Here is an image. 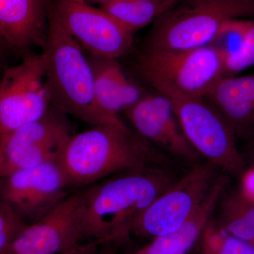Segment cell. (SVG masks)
<instances>
[{
    "label": "cell",
    "mask_w": 254,
    "mask_h": 254,
    "mask_svg": "<svg viewBox=\"0 0 254 254\" xmlns=\"http://www.w3.org/2000/svg\"><path fill=\"white\" fill-rule=\"evenodd\" d=\"M227 190L215 210L216 223L228 235L254 244V202L240 190Z\"/></svg>",
    "instance_id": "ac0fdd59"
},
{
    "label": "cell",
    "mask_w": 254,
    "mask_h": 254,
    "mask_svg": "<svg viewBox=\"0 0 254 254\" xmlns=\"http://www.w3.org/2000/svg\"><path fill=\"white\" fill-rule=\"evenodd\" d=\"M86 190H76L28 227L0 254H60L84 243Z\"/></svg>",
    "instance_id": "30bf717a"
},
{
    "label": "cell",
    "mask_w": 254,
    "mask_h": 254,
    "mask_svg": "<svg viewBox=\"0 0 254 254\" xmlns=\"http://www.w3.org/2000/svg\"><path fill=\"white\" fill-rule=\"evenodd\" d=\"M71 189L61 165L55 162L1 177L0 196L31 225L72 193Z\"/></svg>",
    "instance_id": "7c38bea8"
},
{
    "label": "cell",
    "mask_w": 254,
    "mask_h": 254,
    "mask_svg": "<svg viewBox=\"0 0 254 254\" xmlns=\"http://www.w3.org/2000/svg\"><path fill=\"white\" fill-rule=\"evenodd\" d=\"M53 104L66 115L95 125L114 122L102 113L95 100L94 73L81 46L48 6V29L43 48Z\"/></svg>",
    "instance_id": "3957f363"
},
{
    "label": "cell",
    "mask_w": 254,
    "mask_h": 254,
    "mask_svg": "<svg viewBox=\"0 0 254 254\" xmlns=\"http://www.w3.org/2000/svg\"><path fill=\"white\" fill-rule=\"evenodd\" d=\"M126 114L137 133L165 155L194 165L200 163L202 157L187 139L165 95L158 91L146 93Z\"/></svg>",
    "instance_id": "4fadbf2b"
},
{
    "label": "cell",
    "mask_w": 254,
    "mask_h": 254,
    "mask_svg": "<svg viewBox=\"0 0 254 254\" xmlns=\"http://www.w3.org/2000/svg\"><path fill=\"white\" fill-rule=\"evenodd\" d=\"M156 91L170 100L185 136L202 158L229 176L244 175L247 160L237 147V137L204 98L168 89Z\"/></svg>",
    "instance_id": "5b68a950"
},
{
    "label": "cell",
    "mask_w": 254,
    "mask_h": 254,
    "mask_svg": "<svg viewBox=\"0 0 254 254\" xmlns=\"http://www.w3.org/2000/svg\"><path fill=\"white\" fill-rule=\"evenodd\" d=\"M28 224L6 203L0 201V253L28 227Z\"/></svg>",
    "instance_id": "7402d4cb"
},
{
    "label": "cell",
    "mask_w": 254,
    "mask_h": 254,
    "mask_svg": "<svg viewBox=\"0 0 254 254\" xmlns=\"http://www.w3.org/2000/svg\"><path fill=\"white\" fill-rule=\"evenodd\" d=\"M60 165L72 188L114 173L137 169L169 168L167 155L123 123H104L73 134Z\"/></svg>",
    "instance_id": "6da1fadb"
},
{
    "label": "cell",
    "mask_w": 254,
    "mask_h": 254,
    "mask_svg": "<svg viewBox=\"0 0 254 254\" xmlns=\"http://www.w3.org/2000/svg\"><path fill=\"white\" fill-rule=\"evenodd\" d=\"M241 178V191L247 198L254 202V163L250 168L246 170Z\"/></svg>",
    "instance_id": "cb8c5ba5"
},
{
    "label": "cell",
    "mask_w": 254,
    "mask_h": 254,
    "mask_svg": "<svg viewBox=\"0 0 254 254\" xmlns=\"http://www.w3.org/2000/svg\"><path fill=\"white\" fill-rule=\"evenodd\" d=\"M230 177L222 174L193 215L175 231L155 237L134 254H187L213 220L220 198L230 185Z\"/></svg>",
    "instance_id": "e0dca14e"
},
{
    "label": "cell",
    "mask_w": 254,
    "mask_h": 254,
    "mask_svg": "<svg viewBox=\"0 0 254 254\" xmlns=\"http://www.w3.org/2000/svg\"><path fill=\"white\" fill-rule=\"evenodd\" d=\"M233 18H254V0H180L155 21L148 50L210 46L222 25Z\"/></svg>",
    "instance_id": "277c9868"
},
{
    "label": "cell",
    "mask_w": 254,
    "mask_h": 254,
    "mask_svg": "<svg viewBox=\"0 0 254 254\" xmlns=\"http://www.w3.org/2000/svg\"><path fill=\"white\" fill-rule=\"evenodd\" d=\"M205 99L215 108L237 138H254V73L223 77Z\"/></svg>",
    "instance_id": "9a60e30c"
},
{
    "label": "cell",
    "mask_w": 254,
    "mask_h": 254,
    "mask_svg": "<svg viewBox=\"0 0 254 254\" xmlns=\"http://www.w3.org/2000/svg\"><path fill=\"white\" fill-rule=\"evenodd\" d=\"M251 141H253V143H254V138H253V139L251 140Z\"/></svg>",
    "instance_id": "f546056e"
},
{
    "label": "cell",
    "mask_w": 254,
    "mask_h": 254,
    "mask_svg": "<svg viewBox=\"0 0 254 254\" xmlns=\"http://www.w3.org/2000/svg\"><path fill=\"white\" fill-rule=\"evenodd\" d=\"M140 73L158 89L205 98L224 77L223 58L213 46L188 50H147Z\"/></svg>",
    "instance_id": "8992f818"
},
{
    "label": "cell",
    "mask_w": 254,
    "mask_h": 254,
    "mask_svg": "<svg viewBox=\"0 0 254 254\" xmlns=\"http://www.w3.org/2000/svg\"><path fill=\"white\" fill-rule=\"evenodd\" d=\"M106 242L103 240L88 241L76 248L60 254H99L100 248Z\"/></svg>",
    "instance_id": "d4e9b609"
},
{
    "label": "cell",
    "mask_w": 254,
    "mask_h": 254,
    "mask_svg": "<svg viewBox=\"0 0 254 254\" xmlns=\"http://www.w3.org/2000/svg\"><path fill=\"white\" fill-rule=\"evenodd\" d=\"M53 105L43 53H28L18 64L5 68L0 82V141L43 118Z\"/></svg>",
    "instance_id": "52a82bcc"
},
{
    "label": "cell",
    "mask_w": 254,
    "mask_h": 254,
    "mask_svg": "<svg viewBox=\"0 0 254 254\" xmlns=\"http://www.w3.org/2000/svg\"><path fill=\"white\" fill-rule=\"evenodd\" d=\"M253 149L252 150V152H251V155H252V158H253L254 163V143H253Z\"/></svg>",
    "instance_id": "83f0119b"
},
{
    "label": "cell",
    "mask_w": 254,
    "mask_h": 254,
    "mask_svg": "<svg viewBox=\"0 0 254 254\" xmlns=\"http://www.w3.org/2000/svg\"><path fill=\"white\" fill-rule=\"evenodd\" d=\"M48 29V6L43 0H0V36L8 48L28 54L43 48Z\"/></svg>",
    "instance_id": "5bb4252c"
},
{
    "label": "cell",
    "mask_w": 254,
    "mask_h": 254,
    "mask_svg": "<svg viewBox=\"0 0 254 254\" xmlns=\"http://www.w3.org/2000/svg\"><path fill=\"white\" fill-rule=\"evenodd\" d=\"M253 18H233L223 25L210 46L223 58L224 63L242 48Z\"/></svg>",
    "instance_id": "44dd1931"
},
{
    "label": "cell",
    "mask_w": 254,
    "mask_h": 254,
    "mask_svg": "<svg viewBox=\"0 0 254 254\" xmlns=\"http://www.w3.org/2000/svg\"><path fill=\"white\" fill-rule=\"evenodd\" d=\"M120 1H123V0H84L85 2L88 3V4H99L100 6Z\"/></svg>",
    "instance_id": "4316f807"
},
{
    "label": "cell",
    "mask_w": 254,
    "mask_h": 254,
    "mask_svg": "<svg viewBox=\"0 0 254 254\" xmlns=\"http://www.w3.org/2000/svg\"><path fill=\"white\" fill-rule=\"evenodd\" d=\"M212 220L202 235L200 254H254V244L228 235Z\"/></svg>",
    "instance_id": "ffe728a7"
},
{
    "label": "cell",
    "mask_w": 254,
    "mask_h": 254,
    "mask_svg": "<svg viewBox=\"0 0 254 254\" xmlns=\"http://www.w3.org/2000/svg\"><path fill=\"white\" fill-rule=\"evenodd\" d=\"M180 0H123L100 6L124 26L135 31L156 21Z\"/></svg>",
    "instance_id": "d6986e66"
},
{
    "label": "cell",
    "mask_w": 254,
    "mask_h": 254,
    "mask_svg": "<svg viewBox=\"0 0 254 254\" xmlns=\"http://www.w3.org/2000/svg\"><path fill=\"white\" fill-rule=\"evenodd\" d=\"M254 65V18L242 48L224 63V77L238 76L239 73Z\"/></svg>",
    "instance_id": "603a6c76"
},
{
    "label": "cell",
    "mask_w": 254,
    "mask_h": 254,
    "mask_svg": "<svg viewBox=\"0 0 254 254\" xmlns=\"http://www.w3.org/2000/svg\"><path fill=\"white\" fill-rule=\"evenodd\" d=\"M219 170L207 160L195 164L148 207L131 233L154 239L176 230L208 194L220 177Z\"/></svg>",
    "instance_id": "ba28073f"
},
{
    "label": "cell",
    "mask_w": 254,
    "mask_h": 254,
    "mask_svg": "<svg viewBox=\"0 0 254 254\" xmlns=\"http://www.w3.org/2000/svg\"><path fill=\"white\" fill-rule=\"evenodd\" d=\"M74 134L67 115L53 105L43 118L23 125L0 141V175L59 162Z\"/></svg>",
    "instance_id": "9c48e42d"
},
{
    "label": "cell",
    "mask_w": 254,
    "mask_h": 254,
    "mask_svg": "<svg viewBox=\"0 0 254 254\" xmlns=\"http://www.w3.org/2000/svg\"><path fill=\"white\" fill-rule=\"evenodd\" d=\"M112 243L113 242H106L103 244L100 248L99 254H118Z\"/></svg>",
    "instance_id": "484cf974"
},
{
    "label": "cell",
    "mask_w": 254,
    "mask_h": 254,
    "mask_svg": "<svg viewBox=\"0 0 254 254\" xmlns=\"http://www.w3.org/2000/svg\"><path fill=\"white\" fill-rule=\"evenodd\" d=\"M49 8L63 28L93 58L117 60L133 46V32L100 8L58 0Z\"/></svg>",
    "instance_id": "8fae6325"
},
{
    "label": "cell",
    "mask_w": 254,
    "mask_h": 254,
    "mask_svg": "<svg viewBox=\"0 0 254 254\" xmlns=\"http://www.w3.org/2000/svg\"><path fill=\"white\" fill-rule=\"evenodd\" d=\"M66 1H78V2H85L84 0H66Z\"/></svg>",
    "instance_id": "f1b7e54d"
},
{
    "label": "cell",
    "mask_w": 254,
    "mask_h": 254,
    "mask_svg": "<svg viewBox=\"0 0 254 254\" xmlns=\"http://www.w3.org/2000/svg\"><path fill=\"white\" fill-rule=\"evenodd\" d=\"M90 61L94 73V93L98 108L112 121H122L119 113L129 110L146 93L127 76L117 60L92 57Z\"/></svg>",
    "instance_id": "2e32d148"
},
{
    "label": "cell",
    "mask_w": 254,
    "mask_h": 254,
    "mask_svg": "<svg viewBox=\"0 0 254 254\" xmlns=\"http://www.w3.org/2000/svg\"><path fill=\"white\" fill-rule=\"evenodd\" d=\"M177 180L170 168L137 169L87 189L86 240L126 239L148 207Z\"/></svg>",
    "instance_id": "7a4b0ae2"
}]
</instances>
